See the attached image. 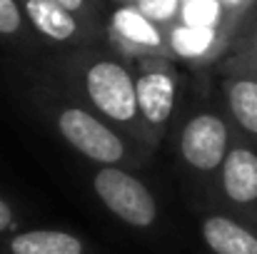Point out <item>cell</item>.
<instances>
[{"label": "cell", "instance_id": "1", "mask_svg": "<svg viewBox=\"0 0 257 254\" xmlns=\"http://www.w3.org/2000/svg\"><path fill=\"white\" fill-rule=\"evenodd\" d=\"M85 92L95 110L117 125H130L140 115L135 78L122 63L95 60L85 70Z\"/></svg>", "mask_w": 257, "mask_h": 254}, {"label": "cell", "instance_id": "2", "mask_svg": "<svg viewBox=\"0 0 257 254\" xmlns=\"http://www.w3.org/2000/svg\"><path fill=\"white\" fill-rule=\"evenodd\" d=\"M92 187H95V194L102 199V204L122 222L133 227H150L155 222L158 217L155 197L130 172L115 165L100 167L92 177Z\"/></svg>", "mask_w": 257, "mask_h": 254}, {"label": "cell", "instance_id": "3", "mask_svg": "<svg viewBox=\"0 0 257 254\" xmlns=\"http://www.w3.org/2000/svg\"><path fill=\"white\" fill-rule=\"evenodd\" d=\"M58 130L87 160L107 167L125 160V142L102 120L83 107H65L58 112Z\"/></svg>", "mask_w": 257, "mask_h": 254}, {"label": "cell", "instance_id": "4", "mask_svg": "<svg viewBox=\"0 0 257 254\" xmlns=\"http://www.w3.org/2000/svg\"><path fill=\"white\" fill-rule=\"evenodd\" d=\"M230 127L215 112L195 115L180 135V152L182 160L197 172L220 169L230 152Z\"/></svg>", "mask_w": 257, "mask_h": 254}, {"label": "cell", "instance_id": "5", "mask_svg": "<svg viewBox=\"0 0 257 254\" xmlns=\"http://www.w3.org/2000/svg\"><path fill=\"white\" fill-rule=\"evenodd\" d=\"M222 192L225 197L242 209H257V147L232 145L222 167Z\"/></svg>", "mask_w": 257, "mask_h": 254}, {"label": "cell", "instance_id": "6", "mask_svg": "<svg viewBox=\"0 0 257 254\" xmlns=\"http://www.w3.org/2000/svg\"><path fill=\"white\" fill-rule=\"evenodd\" d=\"M138 110L150 127H165L175 107L177 85L168 70H150L135 80Z\"/></svg>", "mask_w": 257, "mask_h": 254}, {"label": "cell", "instance_id": "7", "mask_svg": "<svg viewBox=\"0 0 257 254\" xmlns=\"http://www.w3.org/2000/svg\"><path fill=\"white\" fill-rule=\"evenodd\" d=\"M202 239L215 254H257V232L225 214L202 222Z\"/></svg>", "mask_w": 257, "mask_h": 254}, {"label": "cell", "instance_id": "8", "mask_svg": "<svg viewBox=\"0 0 257 254\" xmlns=\"http://www.w3.org/2000/svg\"><path fill=\"white\" fill-rule=\"evenodd\" d=\"M23 5L30 25L53 43H70L80 33L75 15L55 0H23Z\"/></svg>", "mask_w": 257, "mask_h": 254}, {"label": "cell", "instance_id": "9", "mask_svg": "<svg viewBox=\"0 0 257 254\" xmlns=\"http://www.w3.org/2000/svg\"><path fill=\"white\" fill-rule=\"evenodd\" d=\"M225 97L235 125L242 130V135L257 142V75L242 73L230 78L225 85Z\"/></svg>", "mask_w": 257, "mask_h": 254}, {"label": "cell", "instance_id": "10", "mask_svg": "<svg viewBox=\"0 0 257 254\" xmlns=\"http://www.w3.org/2000/svg\"><path fill=\"white\" fill-rule=\"evenodd\" d=\"M13 254H83V242L68 232L55 229H33L13 237Z\"/></svg>", "mask_w": 257, "mask_h": 254}, {"label": "cell", "instance_id": "11", "mask_svg": "<svg viewBox=\"0 0 257 254\" xmlns=\"http://www.w3.org/2000/svg\"><path fill=\"white\" fill-rule=\"evenodd\" d=\"M115 28L122 38H127L130 43H140V45H160V35L153 28V23L133 8H122L115 13Z\"/></svg>", "mask_w": 257, "mask_h": 254}, {"label": "cell", "instance_id": "12", "mask_svg": "<svg viewBox=\"0 0 257 254\" xmlns=\"http://www.w3.org/2000/svg\"><path fill=\"white\" fill-rule=\"evenodd\" d=\"M23 28V13L15 0H0V35H15Z\"/></svg>", "mask_w": 257, "mask_h": 254}, {"label": "cell", "instance_id": "13", "mask_svg": "<svg viewBox=\"0 0 257 254\" xmlns=\"http://www.w3.org/2000/svg\"><path fill=\"white\" fill-rule=\"evenodd\" d=\"M247 58H250V68L252 75H257V5H255V15L250 23V38H247Z\"/></svg>", "mask_w": 257, "mask_h": 254}, {"label": "cell", "instance_id": "14", "mask_svg": "<svg viewBox=\"0 0 257 254\" xmlns=\"http://www.w3.org/2000/svg\"><path fill=\"white\" fill-rule=\"evenodd\" d=\"M13 224V209L5 199H0V232H5Z\"/></svg>", "mask_w": 257, "mask_h": 254}, {"label": "cell", "instance_id": "15", "mask_svg": "<svg viewBox=\"0 0 257 254\" xmlns=\"http://www.w3.org/2000/svg\"><path fill=\"white\" fill-rule=\"evenodd\" d=\"M55 3H60L70 13H80V10H85V5H87V0H55Z\"/></svg>", "mask_w": 257, "mask_h": 254}]
</instances>
